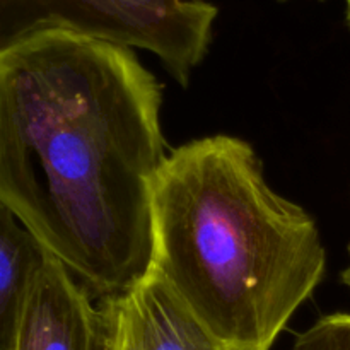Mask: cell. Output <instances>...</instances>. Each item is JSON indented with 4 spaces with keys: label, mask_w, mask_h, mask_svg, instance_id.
Listing matches in <instances>:
<instances>
[{
    "label": "cell",
    "mask_w": 350,
    "mask_h": 350,
    "mask_svg": "<svg viewBox=\"0 0 350 350\" xmlns=\"http://www.w3.org/2000/svg\"><path fill=\"white\" fill-rule=\"evenodd\" d=\"M161 106L111 41L55 29L0 55V205L98 299L152 269Z\"/></svg>",
    "instance_id": "6da1fadb"
},
{
    "label": "cell",
    "mask_w": 350,
    "mask_h": 350,
    "mask_svg": "<svg viewBox=\"0 0 350 350\" xmlns=\"http://www.w3.org/2000/svg\"><path fill=\"white\" fill-rule=\"evenodd\" d=\"M152 269L228 350H270L327 267L314 219L267 185L246 140L170 152L152 181Z\"/></svg>",
    "instance_id": "7a4b0ae2"
},
{
    "label": "cell",
    "mask_w": 350,
    "mask_h": 350,
    "mask_svg": "<svg viewBox=\"0 0 350 350\" xmlns=\"http://www.w3.org/2000/svg\"><path fill=\"white\" fill-rule=\"evenodd\" d=\"M91 299L67 267L46 255L26 297L14 350H91L96 310Z\"/></svg>",
    "instance_id": "3957f363"
},
{
    "label": "cell",
    "mask_w": 350,
    "mask_h": 350,
    "mask_svg": "<svg viewBox=\"0 0 350 350\" xmlns=\"http://www.w3.org/2000/svg\"><path fill=\"white\" fill-rule=\"evenodd\" d=\"M116 350H228L156 269L118 297Z\"/></svg>",
    "instance_id": "277c9868"
},
{
    "label": "cell",
    "mask_w": 350,
    "mask_h": 350,
    "mask_svg": "<svg viewBox=\"0 0 350 350\" xmlns=\"http://www.w3.org/2000/svg\"><path fill=\"white\" fill-rule=\"evenodd\" d=\"M46 255L12 212L0 205V350H14L26 297Z\"/></svg>",
    "instance_id": "5b68a950"
},
{
    "label": "cell",
    "mask_w": 350,
    "mask_h": 350,
    "mask_svg": "<svg viewBox=\"0 0 350 350\" xmlns=\"http://www.w3.org/2000/svg\"><path fill=\"white\" fill-rule=\"evenodd\" d=\"M293 350H350V313L321 317L297 335Z\"/></svg>",
    "instance_id": "8992f818"
},
{
    "label": "cell",
    "mask_w": 350,
    "mask_h": 350,
    "mask_svg": "<svg viewBox=\"0 0 350 350\" xmlns=\"http://www.w3.org/2000/svg\"><path fill=\"white\" fill-rule=\"evenodd\" d=\"M118 297H99L94 310V335L91 350H116Z\"/></svg>",
    "instance_id": "52a82bcc"
},
{
    "label": "cell",
    "mask_w": 350,
    "mask_h": 350,
    "mask_svg": "<svg viewBox=\"0 0 350 350\" xmlns=\"http://www.w3.org/2000/svg\"><path fill=\"white\" fill-rule=\"evenodd\" d=\"M17 0H0V55L14 48V17Z\"/></svg>",
    "instance_id": "ba28073f"
},
{
    "label": "cell",
    "mask_w": 350,
    "mask_h": 350,
    "mask_svg": "<svg viewBox=\"0 0 350 350\" xmlns=\"http://www.w3.org/2000/svg\"><path fill=\"white\" fill-rule=\"evenodd\" d=\"M349 258H350V246H349ZM342 282H344L345 286H347L349 289H350V263H349L347 269H345L344 272H342Z\"/></svg>",
    "instance_id": "9c48e42d"
},
{
    "label": "cell",
    "mask_w": 350,
    "mask_h": 350,
    "mask_svg": "<svg viewBox=\"0 0 350 350\" xmlns=\"http://www.w3.org/2000/svg\"><path fill=\"white\" fill-rule=\"evenodd\" d=\"M344 2H345V21H347L350 27V0H344Z\"/></svg>",
    "instance_id": "30bf717a"
}]
</instances>
